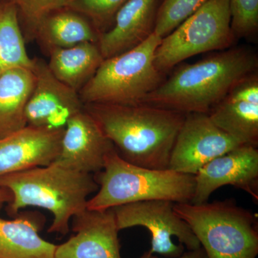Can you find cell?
<instances>
[{
	"label": "cell",
	"instance_id": "ac0fdd59",
	"mask_svg": "<svg viewBox=\"0 0 258 258\" xmlns=\"http://www.w3.org/2000/svg\"><path fill=\"white\" fill-rule=\"evenodd\" d=\"M49 69L54 76L79 93L87 84L104 58L97 43L83 42L47 52Z\"/></svg>",
	"mask_w": 258,
	"mask_h": 258
},
{
	"label": "cell",
	"instance_id": "44dd1931",
	"mask_svg": "<svg viewBox=\"0 0 258 258\" xmlns=\"http://www.w3.org/2000/svg\"><path fill=\"white\" fill-rule=\"evenodd\" d=\"M25 42L18 8L12 0H4L0 5V76L17 68L32 69L33 58Z\"/></svg>",
	"mask_w": 258,
	"mask_h": 258
},
{
	"label": "cell",
	"instance_id": "484cf974",
	"mask_svg": "<svg viewBox=\"0 0 258 258\" xmlns=\"http://www.w3.org/2000/svg\"><path fill=\"white\" fill-rule=\"evenodd\" d=\"M139 258H159L155 254L147 251L144 252ZM175 258H208L205 251L204 250L203 247H200L195 249H187L186 252H183L179 257Z\"/></svg>",
	"mask_w": 258,
	"mask_h": 258
},
{
	"label": "cell",
	"instance_id": "6da1fadb",
	"mask_svg": "<svg viewBox=\"0 0 258 258\" xmlns=\"http://www.w3.org/2000/svg\"><path fill=\"white\" fill-rule=\"evenodd\" d=\"M84 110L122 159L142 167L169 169L173 147L186 114L145 103H88Z\"/></svg>",
	"mask_w": 258,
	"mask_h": 258
},
{
	"label": "cell",
	"instance_id": "8fae6325",
	"mask_svg": "<svg viewBox=\"0 0 258 258\" xmlns=\"http://www.w3.org/2000/svg\"><path fill=\"white\" fill-rule=\"evenodd\" d=\"M195 181L191 203H207L214 191L227 185L245 191L257 203V147L244 144L213 159L198 171Z\"/></svg>",
	"mask_w": 258,
	"mask_h": 258
},
{
	"label": "cell",
	"instance_id": "d6986e66",
	"mask_svg": "<svg viewBox=\"0 0 258 258\" xmlns=\"http://www.w3.org/2000/svg\"><path fill=\"white\" fill-rule=\"evenodd\" d=\"M35 83L31 69L17 68L0 76V139L27 126L25 108Z\"/></svg>",
	"mask_w": 258,
	"mask_h": 258
},
{
	"label": "cell",
	"instance_id": "603a6c76",
	"mask_svg": "<svg viewBox=\"0 0 258 258\" xmlns=\"http://www.w3.org/2000/svg\"><path fill=\"white\" fill-rule=\"evenodd\" d=\"M128 0H69L66 8L88 19L99 35L109 30Z\"/></svg>",
	"mask_w": 258,
	"mask_h": 258
},
{
	"label": "cell",
	"instance_id": "30bf717a",
	"mask_svg": "<svg viewBox=\"0 0 258 258\" xmlns=\"http://www.w3.org/2000/svg\"><path fill=\"white\" fill-rule=\"evenodd\" d=\"M35 83L25 108L29 126L63 129L69 120L84 109L79 93L56 79L47 62L33 58Z\"/></svg>",
	"mask_w": 258,
	"mask_h": 258
},
{
	"label": "cell",
	"instance_id": "9c48e42d",
	"mask_svg": "<svg viewBox=\"0 0 258 258\" xmlns=\"http://www.w3.org/2000/svg\"><path fill=\"white\" fill-rule=\"evenodd\" d=\"M241 145L218 128L208 113H187L174 142L169 169L195 175L210 161Z\"/></svg>",
	"mask_w": 258,
	"mask_h": 258
},
{
	"label": "cell",
	"instance_id": "2e32d148",
	"mask_svg": "<svg viewBox=\"0 0 258 258\" xmlns=\"http://www.w3.org/2000/svg\"><path fill=\"white\" fill-rule=\"evenodd\" d=\"M159 0H128L115 15L111 28L101 34L98 45L103 58L119 55L154 33Z\"/></svg>",
	"mask_w": 258,
	"mask_h": 258
},
{
	"label": "cell",
	"instance_id": "52a82bcc",
	"mask_svg": "<svg viewBox=\"0 0 258 258\" xmlns=\"http://www.w3.org/2000/svg\"><path fill=\"white\" fill-rule=\"evenodd\" d=\"M237 39L231 28L229 0H209L161 39L154 64L162 74L198 54L230 48Z\"/></svg>",
	"mask_w": 258,
	"mask_h": 258
},
{
	"label": "cell",
	"instance_id": "83f0119b",
	"mask_svg": "<svg viewBox=\"0 0 258 258\" xmlns=\"http://www.w3.org/2000/svg\"><path fill=\"white\" fill-rule=\"evenodd\" d=\"M3 1H4V0H0V5H1V3H3Z\"/></svg>",
	"mask_w": 258,
	"mask_h": 258
},
{
	"label": "cell",
	"instance_id": "ba28073f",
	"mask_svg": "<svg viewBox=\"0 0 258 258\" xmlns=\"http://www.w3.org/2000/svg\"><path fill=\"white\" fill-rule=\"evenodd\" d=\"M174 203L154 200L127 204L111 208L118 230L146 227L152 236L149 252L175 258L186 249L201 247L189 225L176 213Z\"/></svg>",
	"mask_w": 258,
	"mask_h": 258
},
{
	"label": "cell",
	"instance_id": "5b68a950",
	"mask_svg": "<svg viewBox=\"0 0 258 258\" xmlns=\"http://www.w3.org/2000/svg\"><path fill=\"white\" fill-rule=\"evenodd\" d=\"M174 210L191 227L208 258L257 257V217L232 199L174 203Z\"/></svg>",
	"mask_w": 258,
	"mask_h": 258
},
{
	"label": "cell",
	"instance_id": "d4e9b609",
	"mask_svg": "<svg viewBox=\"0 0 258 258\" xmlns=\"http://www.w3.org/2000/svg\"><path fill=\"white\" fill-rule=\"evenodd\" d=\"M229 4L235 38L254 35L258 28V0H229Z\"/></svg>",
	"mask_w": 258,
	"mask_h": 258
},
{
	"label": "cell",
	"instance_id": "cb8c5ba5",
	"mask_svg": "<svg viewBox=\"0 0 258 258\" xmlns=\"http://www.w3.org/2000/svg\"><path fill=\"white\" fill-rule=\"evenodd\" d=\"M16 5L19 15L23 17L26 27L25 40H33L37 25L56 10L66 8L69 0H12Z\"/></svg>",
	"mask_w": 258,
	"mask_h": 258
},
{
	"label": "cell",
	"instance_id": "5bb4252c",
	"mask_svg": "<svg viewBox=\"0 0 258 258\" xmlns=\"http://www.w3.org/2000/svg\"><path fill=\"white\" fill-rule=\"evenodd\" d=\"M63 132L27 125L0 139V177L53 163L60 153Z\"/></svg>",
	"mask_w": 258,
	"mask_h": 258
},
{
	"label": "cell",
	"instance_id": "8992f818",
	"mask_svg": "<svg viewBox=\"0 0 258 258\" xmlns=\"http://www.w3.org/2000/svg\"><path fill=\"white\" fill-rule=\"evenodd\" d=\"M153 33L138 46L104 59L96 74L79 92L83 104L138 105L164 81L154 64L161 41Z\"/></svg>",
	"mask_w": 258,
	"mask_h": 258
},
{
	"label": "cell",
	"instance_id": "3957f363",
	"mask_svg": "<svg viewBox=\"0 0 258 258\" xmlns=\"http://www.w3.org/2000/svg\"><path fill=\"white\" fill-rule=\"evenodd\" d=\"M0 187L12 194V215L28 207L45 209L52 215L48 232L66 235L72 219L87 209L88 198L98 185L92 174L53 162L2 176Z\"/></svg>",
	"mask_w": 258,
	"mask_h": 258
},
{
	"label": "cell",
	"instance_id": "e0dca14e",
	"mask_svg": "<svg viewBox=\"0 0 258 258\" xmlns=\"http://www.w3.org/2000/svg\"><path fill=\"white\" fill-rule=\"evenodd\" d=\"M99 34L91 22L82 15L67 8L56 10L42 19L34 32L45 52L55 48H66L83 43H97Z\"/></svg>",
	"mask_w": 258,
	"mask_h": 258
},
{
	"label": "cell",
	"instance_id": "4fadbf2b",
	"mask_svg": "<svg viewBox=\"0 0 258 258\" xmlns=\"http://www.w3.org/2000/svg\"><path fill=\"white\" fill-rule=\"evenodd\" d=\"M114 149L94 118L83 109L64 127L60 153L54 163L73 170L96 174Z\"/></svg>",
	"mask_w": 258,
	"mask_h": 258
},
{
	"label": "cell",
	"instance_id": "4316f807",
	"mask_svg": "<svg viewBox=\"0 0 258 258\" xmlns=\"http://www.w3.org/2000/svg\"><path fill=\"white\" fill-rule=\"evenodd\" d=\"M12 194L9 190L0 187V205L6 203H10L12 200Z\"/></svg>",
	"mask_w": 258,
	"mask_h": 258
},
{
	"label": "cell",
	"instance_id": "7c38bea8",
	"mask_svg": "<svg viewBox=\"0 0 258 258\" xmlns=\"http://www.w3.org/2000/svg\"><path fill=\"white\" fill-rule=\"evenodd\" d=\"M72 229L75 235L56 246L55 258H121L112 209H86L72 219Z\"/></svg>",
	"mask_w": 258,
	"mask_h": 258
},
{
	"label": "cell",
	"instance_id": "277c9868",
	"mask_svg": "<svg viewBox=\"0 0 258 258\" xmlns=\"http://www.w3.org/2000/svg\"><path fill=\"white\" fill-rule=\"evenodd\" d=\"M94 178L98 189L88 200V210H106L154 200L191 203L195 193V175L135 165L122 159L115 149Z\"/></svg>",
	"mask_w": 258,
	"mask_h": 258
},
{
	"label": "cell",
	"instance_id": "9a60e30c",
	"mask_svg": "<svg viewBox=\"0 0 258 258\" xmlns=\"http://www.w3.org/2000/svg\"><path fill=\"white\" fill-rule=\"evenodd\" d=\"M208 114L218 128L239 143L257 147V71L237 83Z\"/></svg>",
	"mask_w": 258,
	"mask_h": 258
},
{
	"label": "cell",
	"instance_id": "7402d4cb",
	"mask_svg": "<svg viewBox=\"0 0 258 258\" xmlns=\"http://www.w3.org/2000/svg\"><path fill=\"white\" fill-rule=\"evenodd\" d=\"M209 0H163L158 8L154 33L161 38L175 30Z\"/></svg>",
	"mask_w": 258,
	"mask_h": 258
},
{
	"label": "cell",
	"instance_id": "ffe728a7",
	"mask_svg": "<svg viewBox=\"0 0 258 258\" xmlns=\"http://www.w3.org/2000/svg\"><path fill=\"white\" fill-rule=\"evenodd\" d=\"M56 246L40 237L37 222L30 217H0V258H55Z\"/></svg>",
	"mask_w": 258,
	"mask_h": 258
},
{
	"label": "cell",
	"instance_id": "7a4b0ae2",
	"mask_svg": "<svg viewBox=\"0 0 258 258\" xmlns=\"http://www.w3.org/2000/svg\"><path fill=\"white\" fill-rule=\"evenodd\" d=\"M258 59L245 47L222 50L176 69L143 101L187 114L208 113L237 83L257 72Z\"/></svg>",
	"mask_w": 258,
	"mask_h": 258
}]
</instances>
